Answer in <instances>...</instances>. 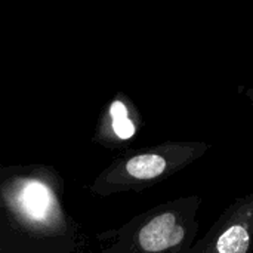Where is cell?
<instances>
[{"label":"cell","mask_w":253,"mask_h":253,"mask_svg":"<svg viewBox=\"0 0 253 253\" xmlns=\"http://www.w3.org/2000/svg\"><path fill=\"white\" fill-rule=\"evenodd\" d=\"M110 116H111L113 130L119 139L127 141L135 135L136 126H135L133 120L129 117V111H127V107L125 102H122L119 99L114 101L110 105Z\"/></svg>","instance_id":"277c9868"},{"label":"cell","mask_w":253,"mask_h":253,"mask_svg":"<svg viewBox=\"0 0 253 253\" xmlns=\"http://www.w3.org/2000/svg\"><path fill=\"white\" fill-rule=\"evenodd\" d=\"M243 93H245V96L249 99V102L252 104V107H253V86L243 89Z\"/></svg>","instance_id":"5b68a950"},{"label":"cell","mask_w":253,"mask_h":253,"mask_svg":"<svg viewBox=\"0 0 253 253\" xmlns=\"http://www.w3.org/2000/svg\"><path fill=\"white\" fill-rule=\"evenodd\" d=\"M190 253H253V190L228 205Z\"/></svg>","instance_id":"7a4b0ae2"},{"label":"cell","mask_w":253,"mask_h":253,"mask_svg":"<svg viewBox=\"0 0 253 253\" xmlns=\"http://www.w3.org/2000/svg\"><path fill=\"white\" fill-rule=\"evenodd\" d=\"M199 196L181 197L169 202L139 224L135 231V251L138 253H190L197 242L200 228Z\"/></svg>","instance_id":"6da1fadb"},{"label":"cell","mask_w":253,"mask_h":253,"mask_svg":"<svg viewBox=\"0 0 253 253\" xmlns=\"http://www.w3.org/2000/svg\"><path fill=\"white\" fill-rule=\"evenodd\" d=\"M15 205L31 222L46 224L55 212V197L40 181L28 179L21 184L15 194Z\"/></svg>","instance_id":"3957f363"}]
</instances>
